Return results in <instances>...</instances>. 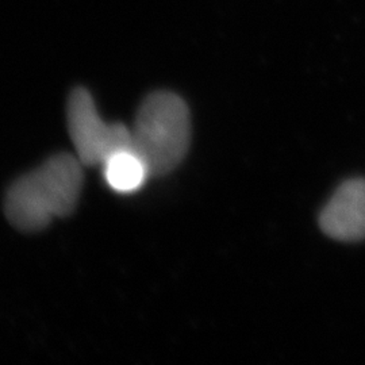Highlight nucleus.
<instances>
[{"label":"nucleus","instance_id":"nucleus-2","mask_svg":"<svg viewBox=\"0 0 365 365\" xmlns=\"http://www.w3.org/2000/svg\"><path fill=\"white\" fill-rule=\"evenodd\" d=\"M190 137L188 107L180 96L168 91L150 93L131 128L133 149L144 160L150 176L175 170L187 155Z\"/></svg>","mask_w":365,"mask_h":365},{"label":"nucleus","instance_id":"nucleus-3","mask_svg":"<svg viewBox=\"0 0 365 365\" xmlns=\"http://www.w3.org/2000/svg\"><path fill=\"white\" fill-rule=\"evenodd\" d=\"M66 122L76 157L86 167L102 165L114 153L133 149L131 129L122 123L105 122L86 88L80 87L71 93Z\"/></svg>","mask_w":365,"mask_h":365},{"label":"nucleus","instance_id":"nucleus-5","mask_svg":"<svg viewBox=\"0 0 365 365\" xmlns=\"http://www.w3.org/2000/svg\"><path fill=\"white\" fill-rule=\"evenodd\" d=\"M103 167V176L108 187L119 194L135 192L150 176L146 164L134 149H126L108 157Z\"/></svg>","mask_w":365,"mask_h":365},{"label":"nucleus","instance_id":"nucleus-1","mask_svg":"<svg viewBox=\"0 0 365 365\" xmlns=\"http://www.w3.org/2000/svg\"><path fill=\"white\" fill-rule=\"evenodd\" d=\"M81 187L83 164L78 157L56 155L10 187L4 200L6 217L22 232H38L75 210Z\"/></svg>","mask_w":365,"mask_h":365},{"label":"nucleus","instance_id":"nucleus-4","mask_svg":"<svg viewBox=\"0 0 365 365\" xmlns=\"http://www.w3.org/2000/svg\"><path fill=\"white\" fill-rule=\"evenodd\" d=\"M325 235L339 241L365 240V180L341 184L319 217Z\"/></svg>","mask_w":365,"mask_h":365}]
</instances>
